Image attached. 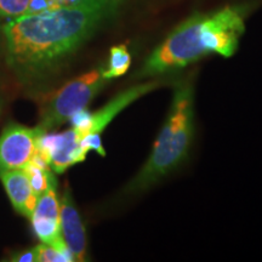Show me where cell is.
<instances>
[{
  "label": "cell",
  "mask_w": 262,
  "mask_h": 262,
  "mask_svg": "<svg viewBox=\"0 0 262 262\" xmlns=\"http://www.w3.org/2000/svg\"><path fill=\"white\" fill-rule=\"evenodd\" d=\"M160 85H162L160 81H148V83L134 85L129 89L124 90L123 93L118 94L96 112L90 113L89 130H88L86 135H101L107 125H110V123L122 111L125 110L133 102H135L136 100H139L140 97L158 89Z\"/></svg>",
  "instance_id": "cell-9"
},
{
  "label": "cell",
  "mask_w": 262,
  "mask_h": 262,
  "mask_svg": "<svg viewBox=\"0 0 262 262\" xmlns=\"http://www.w3.org/2000/svg\"><path fill=\"white\" fill-rule=\"evenodd\" d=\"M60 217L62 237L73 256V260L85 261L88 250L86 232L81 216L74 204L71 189L68 187L64 188L60 199Z\"/></svg>",
  "instance_id": "cell-8"
},
{
  "label": "cell",
  "mask_w": 262,
  "mask_h": 262,
  "mask_svg": "<svg viewBox=\"0 0 262 262\" xmlns=\"http://www.w3.org/2000/svg\"><path fill=\"white\" fill-rule=\"evenodd\" d=\"M247 14V6L227 5L191 15L152 51L136 77L147 78L181 70L211 54L231 57L245 32Z\"/></svg>",
  "instance_id": "cell-2"
},
{
  "label": "cell",
  "mask_w": 262,
  "mask_h": 262,
  "mask_svg": "<svg viewBox=\"0 0 262 262\" xmlns=\"http://www.w3.org/2000/svg\"><path fill=\"white\" fill-rule=\"evenodd\" d=\"M0 180L15 210L25 217H31L37 204L38 195L32 189L25 170L14 169L0 171Z\"/></svg>",
  "instance_id": "cell-10"
},
{
  "label": "cell",
  "mask_w": 262,
  "mask_h": 262,
  "mask_svg": "<svg viewBox=\"0 0 262 262\" xmlns=\"http://www.w3.org/2000/svg\"><path fill=\"white\" fill-rule=\"evenodd\" d=\"M194 131V88L192 81L176 83L165 123L148 159L126 186L127 194L152 187L187 158Z\"/></svg>",
  "instance_id": "cell-3"
},
{
  "label": "cell",
  "mask_w": 262,
  "mask_h": 262,
  "mask_svg": "<svg viewBox=\"0 0 262 262\" xmlns=\"http://www.w3.org/2000/svg\"><path fill=\"white\" fill-rule=\"evenodd\" d=\"M79 142L73 129L60 134L42 133L37 140L35 152L48 163L52 171L62 173L86 158Z\"/></svg>",
  "instance_id": "cell-7"
},
{
  "label": "cell",
  "mask_w": 262,
  "mask_h": 262,
  "mask_svg": "<svg viewBox=\"0 0 262 262\" xmlns=\"http://www.w3.org/2000/svg\"><path fill=\"white\" fill-rule=\"evenodd\" d=\"M57 8H60L57 0H31L26 15L40 14V12L50 11Z\"/></svg>",
  "instance_id": "cell-14"
},
{
  "label": "cell",
  "mask_w": 262,
  "mask_h": 262,
  "mask_svg": "<svg viewBox=\"0 0 262 262\" xmlns=\"http://www.w3.org/2000/svg\"><path fill=\"white\" fill-rule=\"evenodd\" d=\"M10 261L12 262H37V251L35 247L26 250H19L10 255Z\"/></svg>",
  "instance_id": "cell-15"
},
{
  "label": "cell",
  "mask_w": 262,
  "mask_h": 262,
  "mask_svg": "<svg viewBox=\"0 0 262 262\" xmlns=\"http://www.w3.org/2000/svg\"><path fill=\"white\" fill-rule=\"evenodd\" d=\"M37 262H72L73 256L70 251H62L48 244H39L35 247Z\"/></svg>",
  "instance_id": "cell-12"
},
{
  "label": "cell",
  "mask_w": 262,
  "mask_h": 262,
  "mask_svg": "<svg viewBox=\"0 0 262 262\" xmlns=\"http://www.w3.org/2000/svg\"><path fill=\"white\" fill-rule=\"evenodd\" d=\"M130 64L131 55L126 45H116L111 49L107 67H104L103 70V77L108 80L122 77L129 71Z\"/></svg>",
  "instance_id": "cell-11"
},
{
  "label": "cell",
  "mask_w": 262,
  "mask_h": 262,
  "mask_svg": "<svg viewBox=\"0 0 262 262\" xmlns=\"http://www.w3.org/2000/svg\"><path fill=\"white\" fill-rule=\"evenodd\" d=\"M146 2L149 0H75L10 19L2 27L6 64L22 85L44 83L98 32Z\"/></svg>",
  "instance_id": "cell-1"
},
{
  "label": "cell",
  "mask_w": 262,
  "mask_h": 262,
  "mask_svg": "<svg viewBox=\"0 0 262 262\" xmlns=\"http://www.w3.org/2000/svg\"><path fill=\"white\" fill-rule=\"evenodd\" d=\"M31 0H0V19H14L26 15Z\"/></svg>",
  "instance_id": "cell-13"
},
{
  "label": "cell",
  "mask_w": 262,
  "mask_h": 262,
  "mask_svg": "<svg viewBox=\"0 0 262 262\" xmlns=\"http://www.w3.org/2000/svg\"><path fill=\"white\" fill-rule=\"evenodd\" d=\"M42 131L17 123H10L0 135V171L22 169L37 150V140Z\"/></svg>",
  "instance_id": "cell-6"
},
{
  "label": "cell",
  "mask_w": 262,
  "mask_h": 262,
  "mask_svg": "<svg viewBox=\"0 0 262 262\" xmlns=\"http://www.w3.org/2000/svg\"><path fill=\"white\" fill-rule=\"evenodd\" d=\"M56 188L57 183H51L47 191L38 196L37 204L29 220L35 237L41 243L51 245L58 250L70 251L62 237L60 199Z\"/></svg>",
  "instance_id": "cell-5"
},
{
  "label": "cell",
  "mask_w": 262,
  "mask_h": 262,
  "mask_svg": "<svg viewBox=\"0 0 262 262\" xmlns=\"http://www.w3.org/2000/svg\"><path fill=\"white\" fill-rule=\"evenodd\" d=\"M103 66L95 68L49 95L41 104L38 129L49 133L70 122L75 113L85 110L110 81L103 77Z\"/></svg>",
  "instance_id": "cell-4"
}]
</instances>
